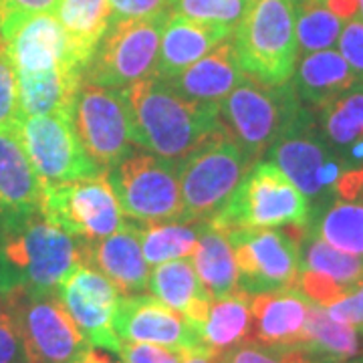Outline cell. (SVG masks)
Returning <instances> with one entry per match:
<instances>
[{
    "instance_id": "1",
    "label": "cell",
    "mask_w": 363,
    "mask_h": 363,
    "mask_svg": "<svg viewBox=\"0 0 363 363\" xmlns=\"http://www.w3.org/2000/svg\"><path fill=\"white\" fill-rule=\"evenodd\" d=\"M81 264L77 238L40 210L0 216V295L59 291Z\"/></svg>"
},
{
    "instance_id": "2",
    "label": "cell",
    "mask_w": 363,
    "mask_h": 363,
    "mask_svg": "<svg viewBox=\"0 0 363 363\" xmlns=\"http://www.w3.org/2000/svg\"><path fill=\"white\" fill-rule=\"evenodd\" d=\"M135 143L172 162H182L220 130V107L192 101L166 79L147 77L123 89Z\"/></svg>"
},
{
    "instance_id": "3",
    "label": "cell",
    "mask_w": 363,
    "mask_h": 363,
    "mask_svg": "<svg viewBox=\"0 0 363 363\" xmlns=\"http://www.w3.org/2000/svg\"><path fill=\"white\" fill-rule=\"evenodd\" d=\"M233 43L247 77L271 87L291 83L298 59L293 0H252Z\"/></svg>"
},
{
    "instance_id": "4",
    "label": "cell",
    "mask_w": 363,
    "mask_h": 363,
    "mask_svg": "<svg viewBox=\"0 0 363 363\" xmlns=\"http://www.w3.org/2000/svg\"><path fill=\"white\" fill-rule=\"evenodd\" d=\"M210 222L224 230L309 228L311 206L274 162H257L236 186L228 204Z\"/></svg>"
},
{
    "instance_id": "5",
    "label": "cell",
    "mask_w": 363,
    "mask_h": 363,
    "mask_svg": "<svg viewBox=\"0 0 363 363\" xmlns=\"http://www.w3.org/2000/svg\"><path fill=\"white\" fill-rule=\"evenodd\" d=\"M252 160L226 125L180 162L182 222H210L233 198Z\"/></svg>"
},
{
    "instance_id": "6",
    "label": "cell",
    "mask_w": 363,
    "mask_h": 363,
    "mask_svg": "<svg viewBox=\"0 0 363 363\" xmlns=\"http://www.w3.org/2000/svg\"><path fill=\"white\" fill-rule=\"evenodd\" d=\"M305 109L293 83L271 87L247 77L222 101L220 117L236 143L257 164Z\"/></svg>"
},
{
    "instance_id": "7",
    "label": "cell",
    "mask_w": 363,
    "mask_h": 363,
    "mask_svg": "<svg viewBox=\"0 0 363 363\" xmlns=\"http://www.w3.org/2000/svg\"><path fill=\"white\" fill-rule=\"evenodd\" d=\"M269 156L307 198L311 220L337 198V184L347 169L323 138L313 109L303 111Z\"/></svg>"
},
{
    "instance_id": "8",
    "label": "cell",
    "mask_w": 363,
    "mask_h": 363,
    "mask_svg": "<svg viewBox=\"0 0 363 363\" xmlns=\"http://www.w3.org/2000/svg\"><path fill=\"white\" fill-rule=\"evenodd\" d=\"M125 218L135 224L182 222L180 162L133 152L107 172Z\"/></svg>"
},
{
    "instance_id": "9",
    "label": "cell",
    "mask_w": 363,
    "mask_h": 363,
    "mask_svg": "<svg viewBox=\"0 0 363 363\" xmlns=\"http://www.w3.org/2000/svg\"><path fill=\"white\" fill-rule=\"evenodd\" d=\"M169 14L111 23L91 55L83 81L109 89H128L143 79L154 77L162 33Z\"/></svg>"
},
{
    "instance_id": "10",
    "label": "cell",
    "mask_w": 363,
    "mask_h": 363,
    "mask_svg": "<svg viewBox=\"0 0 363 363\" xmlns=\"http://www.w3.org/2000/svg\"><path fill=\"white\" fill-rule=\"evenodd\" d=\"M40 212L79 242L107 238L125 224L107 174L43 186Z\"/></svg>"
},
{
    "instance_id": "11",
    "label": "cell",
    "mask_w": 363,
    "mask_h": 363,
    "mask_svg": "<svg viewBox=\"0 0 363 363\" xmlns=\"http://www.w3.org/2000/svg\"><path fill=\"white\" fill-rule=\"evenodd\" d=\"M307 228H242L228 230L238 264V289L248 295L297 286L301 240Z\"/></svg>"
},
{
    "instance_id": "12",
    "label": "cell",
    "mask_w": 363,
    "mask_h": 363,
    "mask_svg": "<svg viewBox=\"0 0 363 363\" xmlns=\"http://www.w3.org/2000/svg\"><path fill=\"white\" fill-rule=\"evenodd\" d=\"M71 121L81 145L104 172L116 168L138 145L123 91L81 81Z\"/></svg>"
},
{
    "instance_id": "13",
    "label": "cell",
    "mask_w": 363,
    "mask_h": 363,
    "mask_svg": "<svg viewBox=\"0 0 363 363\" xmlns=\"http://www.w3.org/2000/svg\"><path fill=\"white\" fill-rule=\"evenodd\" d=\"M13 125L43 186L105 174L79 142L71 116L18 113Z\"/></svg>"
},
{
    "instance_id": "14",
    "label": "cell",
    "mask_w": 363,
    "mask_h": 363,
    "mask_svg": "<svg viewBox=\"0 0 363 363\" xmlns=\"http://www.w3.org/2000/svg\"><path fill=\"white\" fill-rule=\"evenodd\" d=\"M13 307L30 363H73L89 350L59 291L2 295Z\"/></svg>"
},
{
    "instance_id": "15",
    "label": "cell",
    "mask_w": 363,
    "mask_h": 363,
    "mask_svg": "<svg viewBox=\"0 0 363 363\" xmlns=\"http://www.w3.org/2000/svg\"><path fill=\"white\" fill-rule=\"evenodd\" d=\"M0 43L13 67L14 79L59 71L85 73L87 67L55 14L16 16L0 28Z\"/></svg>"
},
{
    "instance_id": "16",
    "label": "cell",
    "mask_w": 363,
    "mask_h": 363,
    "mask_svg": "<svg viewBox=\"0 0 363 363\" xmlns=\"http://www.w3.org/2000/svg\"><path fill=\"white\" fill-rule=\"evenodd\" d=\"M113 329L119 341L154 343L182 351H204L202 325L147 293L121 295Z\"/></svg>"
},
{
    "instance_id": "17",
    "label": "cell",
    "mask_w": 363,
    "mask_h": 363,
    "mask_svg": "<svg viewBox=\"0 0 363 363\" xmlns=\"http://www.w3.org/2000/svg\"><path fill=\"white\" fill-rule=\"evenodd\" d=\"M59 297L91 347L116 353L119 339L113 329L121 293L105 274L81 264L59 286Z\"/></svg>"
},
{
    "instance_id": "18",
    "label": "cell",
    "mask_w": 363,
    "mask_h": 363,
    "mask_svg": "<svg viewBox=\"0 0 363 363\" xmlns=\"http://www.w3.org/2000/svg\"><path fill=\"white\" fill-rule=\"evenodd\" d=\"M81 260L105 274L121 295L147 291L150 264L143 257L140 224L125 222L117 233L95 242H79Z\"/></svg>"
},
{
    "instance_id": "19",
    "label": "cell",
    "mask_w": 363,
    "mask_h": 363,
    "mask_svg": "<svg viewBox=\"0 0 363 363\" xmlns=\"http://www.w3.org/2000/svg\"><path fill=\"white\" fill-rule=\"evenodd\" d=\"M311 305L297 286L250 295V339L264 345L301 343Z\"/></svg>"
},
{
    "instance_id": "20",
    "label": "cell",
    "mask_w": 363,
    "mask_h": 363,
    "mask_svg": "<svg viewBox=\"0 0 363 363\" xmlns=\"http://www.w3.org/2000/svg\"><path fill=\"white\" fill-rule=\"evenodd\" d=\"M234 30L224 26L204 25L178 13L169 14L162 33L156 77L174 79L196 61L206 57L214 47L233 39Z\"/></svg>"
},
{
    "instance_id": "21",
    "label": "cell",
    "mask_w": 363,
    "mask_h": 363,
    "mask_svg": "<svg viewBox=\"0 0 363 363\" xmlns=\"http://www.w3.org/2000/svg\"><path fill=\"white\" fill-rule=\"evenodd\" d=\"M245 79L247 75L238 65L233 39H228L218 47H214L206 57L196 61L194 65L182 71L178 77L166 79V81L180 95L192 101L220 107L222 101Z\"/></svg>"
},
{
    "instance_id": "22",
    "label": "cell",
    "mask_w": 363,
    "mask_h": 363,
    "mask_svg": "<svg viewBox=\"0 0 363 363\" xmlns=\"http://www.w3.org/2000/svg\"><path fill=\"white\" fill-rule=\"evenodd\" d=\"M291 83L301 104L313 111L337 101L347 91L359 85L347 61L333 49L303 55L295 67Z\"/></svg>"
},
{
    "instance_id": "23",
    "label": "cell",
    "mask_w": 363,
    "mask_h": 363,
    "mask_svg": "<svg viewBox=\"0 0 363 363\" xmlns=\"http://www.w3.org/2000/svg\"><path fill=\"white\" fill-rule=\"evenodd\" d=\"M13 121L0 125V216L40 210L43 200V184Z\"/></svg>"
},
{
    "instance_id": "24",
    "label": "cell",
    "mask_w": 363,
    "mask_h": 363,
    "mask_svg": "<svg viewBox=\"0 0 363 363\" xmlns=\"http://www.w3.org/2000/svg\"><path fill=\"white\" fill-rule=\"evenodd\" d=\"M319 130L345 169L363 168V85L315 111Z\"/></svg>"
},
{
    "instance_id": "25",
    "label": "cell",
    "mask_w": 363,
    "mask_h": 363,
    "mask_svg": "<svg viewBox=\"0 0 363 363\" xmlns=\"http://www.w3.org/2000/svg\"><path fill=\"white\" fill-rule=\"evenodd\" d=\"M147 291L168 307L180 311L196 323H204L214 298L196 274L194 262L190 259H178L157 264L150 272Z\"/></svg>"
},
{
    "instance_id": "26",
    "label": "cell",
    "mask_w": 363,
    "mask_h": 363,
    "mask_svg": "<svg viewBox=\"0 0 363 363\" xmlns=\"http://www.w3.org/2000/svg\"><path fill=\"white\" fill-rule=\"evenodd\" d=\"M192 262L200 283L212 298L226 297L238 289V264L228 230L212 222H202Z\"/></svg>"
},
{
    "instance_id": "27",
    "label": "cell",
    "mask_w": 363,
    "mask_h": 363,
    "mask_svg": "<svg viewBox=\"0 0 363 363\" xmlns=\"http://www.w3.org/2000/svg\"><path fill=\"white\" fill-rule=\"evenodd\" d=\"M250 295L236 289L230 295L212 301L206 321L202 323V347L218 357L250 339Z\"/></svg>"
},
{
    "instance_id": "28",
    "label": "cell",
    "mask_w": 363,
    "mask_h": 363,
    "mask_svg": "<svg viewBox=\"0 0 363 363\" xmlns=\"http://www.w3.org/2000/svg\"><path fill=\"white\" fill-rule=\"evenodd\" d=\"M303 343L335 363H347L363 353V327L341 323L319 305H311Z\"/></svg>"
},
{
    "instance_id": "29",
    "label": "cell",
    "mask_w": 363,
    "mask_h": 363,
    "mask_svg": "<svg viewBox=\"0 0 363 363\" xmlns=\"http://www.w3.org/2000/svg\"><path fill=\"white\" fill-rule=\"evenodd\" d=\"M55 14L73 40L79 57L89 65L91 55L111 25L109 0H61Z\"/></svg>"
},
{
    "instance_id": "30",
    "label": "cell",
    "mask_w": 363,
    "mask_h": 363,
    "mask_svg": "<svg viewBox=\"0 0 363 363\" xmlns=\"http://www.w3.org/2000/svg\"><path fill=\"white\" fill-rule=\"evenodd\" d=\"M307 230L323 238L327 245L363 259V198H335L309 222Z\"/></svg>"
},
{
    "instance_id": "31",
    "label": "cell",
    "mask_w": 363,
    "mask_h": 363,
    "mask_svg": "<svg viewBox=\"0 0 363 363\" xmlns=\"http://www.w3.org/2000/svg\"><path fill=\"white\" fill-rule=\"evenodd\" d=\"M202 222H160L140 224L143 257L147 264L190 259L194 255Z\"/></svg>"
},
{
    "instance_id": "32",
    "label": "cell",
    "mask_w": 363,
    "mask_h": 363,
    "mask_svg": "<svg viewBox=\"0 0 363 363\" xmlns=\"http://www.w3.org/2000/svg\"><path fill=\"white\" fill-rule=\"evenodd\" d=\"M301 269L321 272L347 289H355L363 281L362 257L331 247L309 230L301 240Z\"/></svg>"
},
{
    "instance_id": "33",
    "label": "cell",
    "mask_w": 363,
    "mask_h": 363,
    "mask_svg": "<svg viewBox=\"0 0 363 363\" xmlns=\"http://www.w3.org/2000/svg\"><path fill=\"white\" fill-rule=\"evenodd\" d=\"M293 11L301 55L333 49L341 35L343 21L327 9L323 0H293Z\"/></svg>"
},
{
    "instance_id": "34",
    "label": "cell",
    "mask_w": 363,
    "mask_h": 363,
    "mask_svg": "<svg viewBox=\"0 0 363 363\" xmlns=\"http://www.w3.org/2000/svg\"><path fill=\"white\" fill-rule=\"evenodd\" d=\"M218 363H335L315 353L303 341L291 345H264L247 339L245 343L218 355Z\"/></svg>"
},
{
    "instance_id": "35",
    "label": "cell",
    "mask_w": 363,
    "mask_h": 363,
    "mask_svg": "<svg viewBox=\"0 0 363 363\" xmlns=\"http://www.w3.org/2000/svg\"><path fill=\"white\" fill-rule=\"evenodd\" d=\"M252 0H174L172 13L214 26L236 30Z\"/></svg>"
},
{
    "instance_id": "36",
    "label": "cell",
    "mask_w": 363,
    "mask_h": 363,
    "mask_svg": "<svg viewBox=\"0 0 363 363\" xmlns=\"http://www.w3.org/2000/svg\"><path fill=\"white\" fill-rule=\"evenodd\" d=\"M0 363H30L13 307L0 295Z\"/></svg>"
},
{
    "instance_id": "37",
    "label": "cell",
    "mask_w": 363,
    "mask_h": 363,
    "mask_svg": "<svg viewBox=\"0 0 363 363\" xmlns=\"http://www.w3.org/2000/svg\"><path fill=\"white\" fill-rule=\"evenodd\" d=\"M297 289L311 301L313 305H319L323 309L337 303L339 298H343L347 293L353 291V289L339 285L333 279L325 277L321 272L307 271V269H301V272H298Z\"/></svg>"
},
{
    "instance_id": "38",
    "label": "cell",
    "mask_w": 363,
    "mask_h": 363,
    "mask_svg": "<svg viewBox=\"0 0 363 363\" xmlns=\"http://www.w3.org/2000/svg\"><path fill=\"white\" fill-rule=\"evenodd\" d=\"M111 23L119 21H143L172 14L174 0H109Z\"/></svg>"
},
{
    "instance_id": "39",
    "label": "cell",
    "mask_w": 363,
    "mask_h": 363,
    "mask_svg": "<svg viewBox=\"0 0 363 363\" xmlns=\"http://www.w3.org/2000/svg\"><path fill=\"white\" fill-rule=\"evenodd\" d=\"M190 351L172 350L154 343H130L121 341L117 355L123 363H184Z\"/></svg>"
},
{
    "instance_id": "40",
    "label": "cell",
    "mask_w": 363,
    "mask_h": 363,
    "mask_svg": "<svg viewBox=\"0 0 363 363\" xmlns=\"http://www.w3.org/2000/svg\"><path fill=\"white\" fill-rule=\"evenodd\" d=\"M339 52L347 61L351 71L363 85V18L355 16L351 21H345V26L341 28L339 35Z\"/></svg>"
},
{
    "instance_id": "41",
    "label": "cell",
    "mask_w": 363,
    "mask_h": 363,
    "mask_svg": "<svg viewBox=\"0 0 363 363\" xmlns=\"http://www.w3.org/2000/svg\"><path fill=\"white\" fill-rule=\"evenodd\" d=\"M18 117V95H16V79L4 47L0 43V125L11 123Z\"/></svg>"
},
{
    "instance_id": "42",
    "label": "cell",
    "mask_w": 363,
    "mask_h": 363,
    "mask_svg": "<svg viewBox=\"0 0 363 363\" xmlns=\"http://www.w3.org/2000/svg\"><path fill=\"white\" fill-rule=\"evenodd\" d=\"M61 0H0V28L16 16L55 14Z\"/></svg>"
},
{
    "instance_id": "43",
    "label": "cell",
    "mask_w": 363,
    "mask_h": 363,
    "mask_svg": "<svg viewBox=\"0 0 363 363\" xmlns=\"http://www.w3.org/2000/svg\"><path fill=\"white\" fill-rule=\"evenodd\" d=\"M325 311L341 323L363 327V281L345 297L339 298L337 303L329 305Z\"/></svg>"
},
{
    "instance_id": "44",
    "label": "cell",
    "mask_w": 363,
    "mask_h": 363,
    "mask_svg": "<svg viewBox=\"0 0 363 363\" xmlns=\"http://www.w3.org/2000/svg\"><path fill=\"white\" fill-rule=\"evenodd\" d=\"M73 363H121L116 362V359H111L109 355H105L101 351H97L95 347H89V350L85 351L83 355H79L77 359Z\"/></svg>"
},
{
    "instance_id": "45",
    "label": "cell",
    "mask_w": 363,
    "mask_h": 363,
    "mask_svg": "<svg viewBox=\"0 0 363 363\" xmlns=\"http://www.w3.org/2000/svg\"><path fill=\"white\" fill-rule=\"evenodd\" d=\"M347 363H363V353H362V355H357V357H353V359H351V362H347Z\"/></svg>"
},
{
    "instance_id": "46",
    "label": "cell",
    "mask_w": 363,
    "mask_h": 363,
    "mask_svg": "<svg viewBox=\"0 0 363 363\" xmlns=\"http://www.w3.org/2000/svg\"><path fill=\"white\" fill-rule=\"evenodd\" d=\"M359 14H362L363 18V0H359Z\"/></svg>"
}]
</instances>
